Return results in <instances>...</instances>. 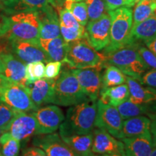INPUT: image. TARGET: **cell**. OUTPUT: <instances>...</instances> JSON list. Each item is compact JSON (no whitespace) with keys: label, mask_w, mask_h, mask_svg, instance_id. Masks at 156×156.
<instances>
[{"label":"cell","mask_w":156,"mask_h":156,"mask_svg":"<svg viewBox=\"0 0 156 156\" xmlns=\"http://www.w3.org/2000/svg\"><path fill=\"white\" fill-rule=\"evenodd\" d=\"M40 25L38 11L15 12L9 17H2L0 25V37L7 38L8 41L39 42Z\"/></svg>","instance_id":"6da1fadb"},{"label":"cell","mask_w":156,"mask_h":156,"mask_svg":"<svg viewBox=\"0 0 156 156\" xmlns=\"http://www.w3.org/2000/svg\"><path fill=\"white\" fill-rule=\"evenodd\" d=\"M96 112V101L90 99L70 106L64 120L59 126L60 136L92 132Z\"/></svg>","instance_id":"7a4b0ae2"},{"label":"cell","mask_w":156,"mask_h":156,"mask_svg":"<svg viewBox=\"0 0 156 156\" xmlns=\"http://www.w3.org/2000/svg\"><path fill=\"white\" fill-rule=\"evenodd\" d=\"M135 44L129 45L106 54V62L119 68L126 76L142 83V77L149 67L142 59Z\"/></svg>","instance_id":"3957f363"},{"label":"cell","mask_w":156,"mask_h":156,"mask_svg":"<svg viewBox=\"0 0 156 156\" xmlns=\"http://www.w3.org/2000/svg\"><path fill=\"white\" fill-rule=\"evenodd\" d=\"M106 62V56L95 50L86 38L67 43V54L63 62L71 69H99Z\"/></svg>","instance_id":"277c9868"},{"label":"cell","mask_w":156,"mask_h":156,"mask_svg":"<svg viewBox=\"0 0 156 156\" xmlns=\"http://www.w3.org/2000/svg\"><path fill=\"white\" fill-rule=\"evenodd\" d=\"M111 17L110 44L106 48V54L132 44L131 29L132 27V9L122 7L108 11Z\"/></svg>","instance_id":"5b68a950"},{"label":"cell","mask_w":156,"mask_h":156,"mask_svg":"<svg viewBox=\"0 0 156 156\" xmlns=\"http://www.w3.org/2000/svg\"><path fill=\"white\" fill-rule=\"evenodd\" d=\"M89 100L70 70H63L56 80L53 103L61 106H71Z\"/></svg>","instance_id":"8992f818"},{"label":"cell","mask_w":156,"mask_h":156,"mask_svg":"<svg viewBox=\"0 0 156 156\" xmlns=\"http://www.w3.org/2000/svg\"><path fill=\"white\" fill-rule=\"evenodd\" d=\"M0 101L20 112H33L38 108L25 87L11 83L0 87Z\"/></svg>","instance_id":"52a82bcc"},{"label":"cell","mask_w":156,"mask_h":156,"mask_svg":"<svg viewBox=\"0 0 156 156\" xmlns=\"http://www.w3.org/2000/svg\"><path fill=\"white\" fill-rule=\"evenodd\" d=\"M85 30V38L95 50L106 49L110 44L111 17L105 13L100 18L89 21Z\"/></svg>","instance_id":"ba28073f"},{"label":"cell","mask_w":156,"mask_h":156,"mask_svg":"<svg viewBox=\"0 0 156 156\" xmlns=\"http://www.w3.org/2000/svg\"><path fill=\"white\" fill-rule=\"evenodd\" d=\"M123 119L116 107L103 103L97 102V112L95 126L106 130L114 137H118L122 127Z\"/></svg>","instance_id":"9c48e42d"},{"label":"cell","mask_w":156,"mask_h":156,"mask_svg":"<svg viewBox=\"0 0 156 156\" xmlns=\"http://www.w3.org/2000/svg\"><path fill=\"white\" fill-rule=\"evenodd\" d=\"M31 113L37 122V134L55 132L65 118L62 109L56 105L38 108Z\"/></svg>","instance_id":"30bf717a"},{"label":"cell","mask_w":156,"mask_h":156,"mask_svg":"<svg viewBox=\"0 0 156 156\" xmlns=\"http://www.w3.org/2000/svg\"><path fill=\"white\" fill-rule=\"evenodd\" d=\"M92 151L105 156H124V145L106 130L97 128L93 132Z\"/></svg>","instance_id":"8fae6325"},{"label":"cell","mask_w":156,"mask_h":156,"mask_svg":"<svg viewBox=\"0 0 156 156\" xmlns=\"http://www.w3.org/2000/svg\"><path fill=\"white\" fill-rule=\"evenodd\" d=\"M9 42L12 54L25 64L39 61L44 63L50 62L39 42L21 40L9 41Z\"/></svg>","instance_id":"7c38bea8"},{"label":"cell","mask_w":156,"mask_h":156,"mask_svg":"<svg viewBox=\"0 0 156 156\" xmlns=\"http://www.w3.org/2000/svg\"><path fill=\"white\" fill-rule=\"evenodd\" d=\"M82 90L89 99L96 101L100 95L102 77L97 68L71 69Z\"/></svg>","instance_id":"4fadbf2b"},{"label":"cell","mask_w":156,"mask_h":156,"mask_svg":"<svg viewBox=\"0 0 156 156\" xmlns=\"http://www.w3.org/2000/svg\"><path fill=\"white\" fill-rule=\"evenodd\" d=\"M34 146L41 148L48 156H76L73 150L63 141L59 134L50 133L35 135Z\"/></svg>","instance_id":"5bb4252c"},{"label":"cell","mask_w":156,"mask_h":156,"mask_svg":"<svg viewBox=\"0 0 156 156\" xmlns=\"http://www.w3.org/2000/svg\"><path fill=\"white\" fill-rule=\"evenodd\" d=\"M56 78L48 79L44 77L25 87L33 103L38 108L42 105L53 103Z\"/></svg>","instance_id":"9a60e30c"},{"label":"cell","mask_w":156,"mask_h":156,"mask_svg":"<svg viewBox=\"0 0 156 156\" xmlns=\"http://www.w3.org/2000/svg\"><path fill=\"white\" fill-rule=\"evenodd\" d=\"M37 130V122L32 113L18 112L12 121L7 131L20 142L36 135Z\"/></svg>","instance_id":"2e32d148"},{"label":"cell","mask_w":156,"mask_h":156,"mask_svg":"<svg viewBox=\"0 0 156 156\" xmlns=\"http://www.w3.org/2000/svg\"><path fill=\"white\" fill-rule=\"evenodd\" d=\"M3 63L2 75L9 83L26 86L25 65L26 64L20 60L11 53H0Z\"/></svg>","instance_id":"e0dca14e"},{"label":"cell","mask_w":156,"mask_h":156,"mask_svg":"<svg viewBox=\"0 0 156 156\" xmlns=\"http://www.w3.org/2000/svg\"><path fill=\"white\" fill-rule=\"evenodd\" d=\"M126 155L150 156L153 147L151 131L132 137L122 138Z\"/></svg>","instance_id":"ac0fdd59"},{"label":"cell","mask_w":156,"mask_h":156,"mask_svg":"<svg viewBox=\"0 0 156 156\" xmlns=\"http://www.w3.org/2000/svg\"><path fill=\"white\" fill-rule=\"evenodd\" d=\"M38 15L41 23L39 39L48 40L61 36L59 18L53 6L50 5L44 10L39 11Z\"/></svg>","instance_id":"d6986e66"},{"label":"cell","mask_w":156,"mask_h":156,"mask_svg":"<svg viewBox=\"0 0 156 156\" xmlns=\"http://www.w3.org/2000/svg\"><path fill=\"white\" fill-rule=\"evenodd\" d=\"M126 83L129 90V99L132 102L140 104L151 105L156 102V89L154 87L142 86L139 81L126 76Z\"/></svg>","instance_id":"ffe728a7"},{"label":"cell","mask_w":156,"mask_h":156,"mask_svg":"<svg viewBox=\"0 0 156 156\" xmlns=\"http://www.w3.org/2000/svg\"><path fill=\"white\" fill-rule=\"evenodd\" d=\"M151 119L143 115L124 119L122 123V129L119 132V139L132 137L150 131Z\"/></svg>","instance_id":"44dd1931"},{"label":"cell","mask_w":156,"mask_h":156,"mask_svg":"<svg viewBox=\"0 0 156 156\" xmlns=\"http://www.w3.org/2000/svg\"><path fill=\"white\" fill-rule=\"evenodd\" d=\"M62 139L73 150L76 155L91 156L94 155L92 151L93 132L85 134L62 136Z\"/></svg>","instance_id":"7402d4cb"},{"label":"cell","mask_w":156,"mask_h":156,"mask_svg":"<svg viewBox=\"0 0 156 156\" xmlns=\"http://www.w3.org/2000/svg\"><path fill=\"white\" fill-rule=\"evenodd\" d=\"M39 44L49 58L50 61L63 62L67 54V43L62 36L48 40L39 39Z\"/></svg>","instance_id":"603a6c76"},{"label":"cell","mask_w":156,"mask_h":156,"mask_svg":"<svg viewBox=\"0 0 156 156\" xmlns=\"http://www.w3.org/2000/svg\"><path fill=\"white\" fill-rule=\"evenodd\" d=\"M129 97L127 84H122L101 90L100 99L103 103L113 106H118Z\"/></svg>","instance_id":"cb8c5ba5"},{"label":"cell","mask_w":156,"mask_h":156,"mask_svg":"<svg viewBox=\"0 0 156 156\" xmlns=\"http://www.w3.org/2000/svg\"><path fill=\"white\" fill-rule=\"evenodd\" d=\"M156 35V15L153 14L145 20L136 25L131 29V40L132 44L136 41H145Z\"/></svg>","instance_id":"d4e9b609"},{"label":"cell","mask_w":156,"mask_h":156,"mask_svg":"<svg viewBox=\"0 0 156 156\" xmlns=\"http://www.w3.org/2000/svg\"><path fill=\"white\" fill-rule=\"evenodd\" d=\"M5 5L15 9V12L23 10H44L51 5V0H5Z\"/></svg>","instance_id":"484cf974"},{"label":"cell","mask_w":156,"mask_h":156,"mask_svg":"<svg viewBox=\"0 0 156 156\" xmlns=\"http://www.w3.org/2000/svg\"><path fill=\"white\" fill-rule=\"evenodd\" d=\"M156 7V0H141L135 5L132 12V27L136 26L153 14Z\"/></svg>","instance_id":"4316f807"},{"label":"cell","mask_w":156,"mask_h":156,"mask_svg":"<svg viewBox=\"0 0 156 156\" xmlns=\"http://www.w3.org/2000/svg\"><path fill=\"white\" fill-rule=\"evenodd\" d=\"M116 108L123 120H124L126 119L131 118V117L149 114L148 112L150 111L151 105L136 103L132 102L128 98L124 102L116 106Z\"/></svg>","instance_id":"83f0119b"},{"label":"cell","mask_w":156,"mask_h":156,"mask_svg":"<svg viewBox=\"0 0 156 156\" xmlns=\"http://www.w3.org/2000/svg\"><path fill=\"white\" fill-rule=\"evenodd\" d=\"M64 8L69 10L79 23L83 26L87 24V6L84 0H64Z\"/></svg>","instance_id":"f1b7e54d"},{"label":"cell","mask_w":156,"mask_h":156,"mask_svg":"<svg viewBox=\"0 0 156 156\" xmlns=\"http://www.w3.org/2000/svg\"><path fill=\"white\" fill-rule=\"evenodd\" d=\"M126 75L121 70L115 67L114 65H110L106 67L104 74L102 77V89L106 87L116 86L122 84L126 83Z\"/></svg>","instance_id":"f546056e"},{"label":"cell","mask_w":156,"mask_h":156,"mask_svg":"<svg viewBox=\"0 0 156 156\" xmlns=\"http://www.w3.org/2000/svg\"><path fill=\"white\" fill-rule=\"evenodd\" d=\"M20 149V142L8 131L4 132L0 136V155L15 156L19 154Z\"/></svg>","instance_id":"4dcf8cb0"},{"label":"cell","mask_w":156,"mask_h":156,"mask_svg":"<svg viewBox=\"0 0 156 156\" xmlns=\"http://www.w3.org/2000/svg\"><path fill=\"white\" fill-rule=\"evenodd\" d=\"M45 64L43 62H34L25 65L26 85L34 83L37 80L44 77Z\"/></svg>","instance_id":"1f68e13d"},{"label":"cell","mask_w":156,"mask_h":156,"mask_svg":"<svg viewBox=\"0 0 156 156\" xmlns=\"http://www.w3.org/2000/svg\"><path fill=\"white\" fill-rule=\"evenodd\" d=\"M84 2L86 4L90 21L100 18L106 13L107 9L105 0H84Z\"/></svg>","instance_id":"d6a6232c"},{"label":"cell","mask_w":156,"mask_h":156,"mask_svg":"<svg viewBox=\"0 0 156 156\" xmlns=\"http://www.w3.org/2000/svg\"><path fill=\"white\" fill-rule=\"evenodd\" d=\"M20 112L15 110L0 101V128L6 132L8 130L12 121Z\"/></svg>","instance_id":"836d02e7"},{"label":"cell","mask_w":156,"mask_h":156,"mask_svg":"<svg viewBox=\"0 0 156 156\" xmlns=\"http://www.w3.org/2000/svg\"><path fill=\"white\" fill-rule=\"evenodd\" d=\"M59 25L67 28H81L80 25L68 9L63 8L59 10Z\"/></svg>","instance_id":"e575fe53"},{"label":"cell","mask_w":156,"mask_h":156,"mask_svg":"<svg viewBox=\"0 0 156 156\" xmlns=\"http://www.w3.org/2000/svg\"><path fill=\"white\" fill-rule=\"evenodd\" d=\"M62 62L59 61H50L47 62L45 66L44 78L48 79H54L59 75L61 73Z\"/></svg>","instance_id":"d590c367"},{"label":"cell","mask_w":156,"mask_h":156,"mask_svg":"<svg viewBox=\"0 0 156 156\" xmlns=\"http://www.w3.org/2000/svg\"><path fill=\"white\" fill-rule=\"evenodd\" d=\"M137 51L146 64L152 69H156V56L145 46H137Z\"/></svg>","instance_id":"8d00e7d4"},{"label":"cell","mask_w":156,"mask_h":156,"mask_svg":"<svg viewBox=\"0 0 156 156\" xmlns=\"http://www.w3.org/2000/svg\"><path fill=\"white\" fill-rule=\"evenodd\" d=\"M107 11H111L122 7H132L135 5L134 0H105Z\"/></svg>","instance_id":"74e56055"},{"label":"cell","mask_w":156,"mask_h":156,"mask_svg":"<svg viewBox=\"0 0 156 156\" xmlns=\"http://www.w3.org/2000/svg\"><path fill=\"white\" fill-rule=\"evenodd\" d=\"M142 84L156 89V69L147 71L142 77Z\"/></svg>","instance_id":"f35d334b"},{"label":"cell","mask_w":156,"mask_h":156,"mask_svg":"<svg viewBox=\"0 0 156 156\" xmlns=\"http://www.w3.org/2000/svg\"><path fill=\"white\" fill-rule=\"evenodd\" d=\"M22 155L25 156H45L46 155L45 152L41 148L36 147H30L24 149L22 152Z\"/></svg>","instance_id":"ab89813d"},{"label":"cell","mask_w":156,"mask_h":156,"mask_svg":"<svg viewBox=\"0 0 156 156\" xmlns=\"http://www.w3.org/2000/svg\"><path fill=\"white\" fill-rule=\"evenodd\" d=\"M151 117V126H150V131H151L152 138H153V146H156V114H150Z\"/></svg>","instance_id":"60d3db41"},{"label":"cell","mask_w":156,"mask_h":156,"mask_svg":"<svg viewBox=\"0 0 156 156\" xmlns=\"http://www.w3.org/2000/svg\"><path fill=\"white\" fill-rule=\"evenodd\" d=\"M144 42H145V46H147L148 49L156 56V35L151 38L144 41Z\"/></svg>","instance_id":"b9f144b4"},{"label":"cell","mask_w":156,"mask_h":156,"mask_svg":"<svg viewBox=\"0 0 156 156\" xmlns=\"http://www.w3.org/2000/svg\"><path fill=\"white\" fill-rule=\"evenodd\" d=\"M9 83H10L7 80V79L2 74L0 73V87L5 86V85H8Z\"/></svg>","instance_id":"7bdbcfd3"},{"label":"cell","mask_w":156,"mask_h":156,"mask_svg":"<svg viewBox=\"0 0 156 156\" xmlns=\"http://www.w3.org/2000/svg\"><path fill=\"white\" fill-rule=\"evenodd\" d=\"M61 0H51V5L53 7H56L57 6V3L60 2Z\"/></svg>","instance_id":"ee69618b"},{"label":"cell","mask_w":156,"mask_h":156,"mask_svg":"<svg viewBox=\"0 0 156 156\" xmlns=\"http://www.w3.org/2000/svg\"><path fill=\"white\" fill-rule=\"evenodd\" d=\"M2 72H3V63H2V60L1 55H0V73L2 74Z\"/></svg>","instance_id":"f6af8a7d"},{"label":"cell","mask_w":156,"mask_h":156,"mask_svg":"<svg viewBox=\"0 0 156 156\" xmlns=\"http://www.w3.org/2000/svg\"><path fill=\"white\" fill-rule=\"evenodd\" d=\"M151 155H152V156H156V146H153V149H152Z\"/></svg>","instance_id":"bcb514c9"},{"label":"cell","mask_w":156,"mask_h":156,"mask_svg":"<svg viewBox=\"0 0 156 156\" xmlns=\"http://www.w3.org/2000/svg\"><path fill=\"white\" fill-rule=\"evenodd\" d=\"M4 132H5V131H4V130H3V129H1V128H0V136H1V135H2V134Z\"/></svg>","instance_id":"7dc6e473"},{"label":"cell","mask_w":156,"mask_h":156,"mask_svg":"<svg viewBox=\"0 0 156 156\" xmlns=\"http://www.w3.org/2000/svg\"><path fill=\"white\" fill-rule=\"evenodd\" d=\"M140 1H141V0H134V2H135V5L138 2H140Z\"/></svg>","instance_id":"c3c4849f"},{"label":"cell","mask_w":156,"mask_h":156,"mask_svg":"<svg viewBox=\"0 0 156 156\" xmlns=\"http://www.w3.org/2000/svg\"><path fill=\"white\" fill-rule=\"evenodd\" d=\"M153 14H154V15H156V7H155V10H154V12H153Z\"/></svg>","instance_id":"681fc988"},{"label":"cell","mask_w":156,"mask_h":156,"mask_svg":"<svg viewBox=\"0 0 156 156\" xmlns=\"http://www.w3.org/2000/svg\"><path fill=\"white\" fill-rule=\"evenodd\" d=\"M0 25H1V23H0Z\"/></svg>","instance_id":"f907efd6"}]
</instances>
